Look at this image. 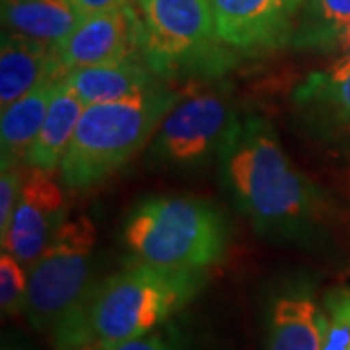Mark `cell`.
<instances>
[{"instance_id": "6da1fadb", "label": "cell", "mask_w": 350, "mask_h": 350, "mask_svg": "<svg viewBox=\"0 0 350 350\" xmlns=\"http://www.w3.org/2000/svg\"><path fill=\"white\" fill-rule=\"evenodd\" d=\"M218 158L232 197L259 232L294 238L310 230L317 191L288 158L271 123L236 119Z\"/></svg>"}, {"instance_id": "7a4b0ae2", "label": "cell", "mask_w": 350, "mask_h": 350, "mask_svg": "<svg viewBox=\"0 0 350 350\" xmlns=\"http://www.w3.org/2000/svg\"><path fill=\"white\" fill-rule=\"evenodd\" d=\"M200 284V271L133 261L90 288L53 335L63 350L142 337L183 308Z\"/></svg>"}, {"instance_id": "3957f363", "label": "cell", "mask_w": 350, "mask_h": 350, "mask_svg": "<svg viewBox=\"0 0 350 350\" xmlns=\"http://www.w3.org/2000/svg\"><path fill=\"white\" fill-rule=\"evenodd\" d=\"M177 98L162 86L133 100L86 105L59 167L64 187L90 189L121 170L156 135Z\"/></svg>"}, {"instance_id": "277c9868", "label": "cell", "mask_w": 350, "mask_h": 350, "mask_svg": "<svg viewBox=\"0 0 350 350\" xmlns=\"http://www.w3.org/2000/svg\"><path fill=\"white\" fill-rule=\"evenodd\" d=\"M123 241L133 259L174 271H204L222 259L224 214L193 197H154L126 218Z\"/></svg>"}, {"instance_id": "5b68a950", "label": "cell", "mask_w": 350, "mask_h": 350, "mask_svg": "<svg viewBox=\"0 0 350 350\" xmlns=\"http://www.w3.org/2000/svg\"><path fill=\"white\" fill-rule=\"evenodd\" d=\"M142 59L158 76H218L232 64L208 0H137Z\"/></svg>"}, {"instance_id": "8992f818", "label": "cell", "mask_w": 350, "mask_h": 350, "mask_svg": "<svg viewBox=\"0 0 350 350\" xmlns=\"http://www.w3.org/2000/svg\"><path fill=\"white\" fill-rule=\"evenodd\" d=\"M96 226L86 214L64 220L29 267L24 313L38 331H55L86 298L94 273Z\"/></svg>"}, {"instance_id": "52a82bcc", "label": "cell", "mask_w": 350, "mask_h": 350, "mask_svg": "<svg viewBox=\"0 0 350 350\" xmlns=\"http://www.w3.org/2000/svg\"><path fill=\"white\" fill-rule=\"evenodd\" d=\"M236 119L224 90L195 88L163 117L152 152L167 165L195 167L220 152Z\"/></svg>"}, {"instance_id": "ba28073f", "label": "cell", "mask_w": 350, "mask_h": 350, "mask_svg": "<svg viewBox=\"0 0 350 350\" xmlns=\"http://www.w3.org/2000/svg\"><path fill=\"white\" fill-rule=\"evenodd\" d=\"M63 78L94 64L142 59V22L137 6L80 18L76 27L55 45Z\"/></svg>"}, {"instance_id": "9c48e42d", "label": "cell", "mask_w": 350, "mask_h": 350, "mask_svg": "<svg viewBox=\"0 0 350 350\" xmlns=\"http://www.w3.org/2000/svg\"><path fill=\"white\" fill-rule=\"evenodd\" d=\"M64 220L66 200L63 189L51 172L29 167L24 174L12 222L2 236V251H8L29 271Z\"/></svg>"}, {"instance_id": "30bf717a", "label": "cell", "mask_w": 350, "mask_h": 350, "mask_svg": "<svg viewBox=\"0 0 350 350\" xmlns=\"http://www.w3.org/2000/svg\"><path fill=\"white\" fill-rule=\"evenodd\" d=\"M218 39L257 53L286 47L304 0H208Z\"/></svg>"}, {"instance_id": "8fae6325", "label": "cell", "mask_w": 350, "mask_h": 350, "mask_svg": "<svg viewBox=\"0 0 350 350\" xmlns=\"http://www.w3.org/2000/svg\"><path fill=\"white\" fill-rule=\"evenodd\" d=\"M63 72L55 47L12 31L2 33L0 47V107L27 96L47 80H61Z\"/></svg>"}, {"instance_id": "7c38bea8", "label": "cell", "mask_w": 350, "mask_h": 350, "mask_svg": "<svg viewBox=\"0 0 350 350\" xmlns=\"http://www.w3.org/2000/svg\"><path fill=\"white\" fill-rule=\"evenodd\" d=\"M158 78L144 59H125L76 68L63 80L84 105H94L146 96L162 88Z\"/></svg>"}, {"instance_id": "4fadbf2b", "label": "cell", "mask_w": 350, "mask_h": 350, "mask_svg": "<svg viewBox=\"0 0 350 350\" xmlns=\"http://www.w3.org/2000/svg\"><path fill=\"white\" fill-rule=\"evenodd\" d=\"M323 310L306 290L276 298L269 315L267 350H321Z\"/></svg>"}, {"instance_id": "5bb4252c", "label": "cell", "mask_w": 350, "mask_h": 350, "mask_svg": "<svg viewBox=\"0 0 350 350\" xmlns=\"http://www.w3.org/2000/svg\"><path fill=\"white\" fill-rule=\"evenodd\" d=\"M84 101L76 96L63 78L49 103V111L41 125L38 138L25 156L27 167H38L45 172H55L61 167L64 154L75 137L76 125L84 111Z\"/></svg>"}, {"instance_id": "9a60e30c", "label": "cell", "mask_w": 350, "mask_h": 350, "mask_svg": "<svg viewBox=\"0 0 350 350\" xmlns=\"http://www.w3.org/2000/svg\"><path fill=\"white\" fill-rule=\"evenodd\" d=\"M59 80H47L31 90L27 96L14 101L10 107L2 109L0 121V152L2 167L22 165L25 156L38 138L45 115L49 111V103L57 90Z\"/></svg>"}, {"instance_id": "2e32d148", "label": "cell", "mask_w": 350, "mask_h": 350, "mask_svg": "<svg viewBox=\"0 0 350 350\" xmlns=\"http://www.w3.org/2000/svg\"><path fill=\"white\" fill-rule=\"evenodd\" d=\"M78 22L80 16L68 0H2V24L8 31L53 47Z\"/></svg>"}, {"instance_id": "e0dca14e", "label": "cell", "mask_w": 350, "mask_h": 350, "mask_svg": "<svg viewBox=\"0 0 350 350\" xmlns=\"http://www.w3.org/2000/svg\"><path fill=\"white\" fill-rule=\"evenodd\" d=\"M350 25V0H304L288 47L331 53Z\"/></svg>"}, {"instance_id": "ac0fdd59", "label": "cell", "mask_w": 350, "mask_h": 350, "mask_svg": "<svg viewBox=\"0 0 350 350\" xmlns=\"http://www.w3.org/2000/svg\"><path fill=\"white\" fill-rule=\"evenodd\" d=\"M294 103L301 117L319 129L350 126V75L335 80L315 72L296 90Z\"/></svg>"}, {"instance_id": "d6986e66", "label": "cell", "mask_w": 350, "mask_h": 350, "mask_svg": "<svg viewBox=\"0 0 350 350\" xmlns=\"http://www.w3.org/2000/svg\"><path fill=\"white\" fill-rule=\"evenodd\" d=\"M321 350H350V288H337L325 296Z\"/></svg>"}, {"instance_id": "ffe728a7", "label": "cell", "mask_w": 350, "mask_h": 350, "mask_svg": "<svg viewBox=\"0 0 350 350\" xmlns=\"http://www.w3.org/2000/svg\"><path fill=\"white\" fill-rule=\"evenodd\" d=\"M29 273L8 251L0 255V306L8 315L24 312Z\"/></svg>"}, {"instance_id": "44dd1931", "label": "cell", "mask_w": 350, "mask_h": 350, "mask_svg": "<svg viewBox=\"0 0 350 350\" xmlns=\"http://www.w3.org/2000/svg\"><path fill=\"white\" fill-rule=\"evenodd\" d=\"M24 174L20 165L2 167L0 177V236L8 232V226L12 222L14 211L20 199V191L24 183Z\"/></svg>"}, {"instance_id": "7402d4cb", "label": "cell", "mask_w": 350, "mask_h": 350, "mask_svg": "<svg viewBox=\"0 0 350 350\" xmlns=\"http://www.w3.org/2000/svg\"><path fill=\"white\" fill-rule=\"evenodd\" d=\"M98 350H174L172 345L160 335H142V337L126 338V340H117V342H105V345H96Z\"/></svg>"}, {"instance_id": "603a6c76", "label": "cell", "mask_w": 350, "mask_h": 350, "mask_svg": "<svg viewBox=\"0 0 350 350\" xmlns=\"http://www.w3.org/2000/svg\"><path fill=\"white\" fill-rule=\"evenodd\" d=\"M68 2L72 4V8L80 18H86L92 14L109 12V10L131 6L133 0H68Z\"/></svg>"}, {"instance_id": "cb8c5ba5", "label": "cell", "mask_w": 350, "mask_h": 350, "mask_svg": "<svg viewBox=\"0 0 350 350\" xmlns=\"http://www.w3.org/2000/svg\"><path fill=\"white\" fill-rule=\"evenodd\" d=\"M338 51H340V57L337 59V63L333 64L329 70H325V75L331 76V78H335V80L350 75V25L349 29L345 31L342 39H340Z\"/></svg>"}, {"instance_id": "d4e9b609", "label": "cell", "mask_w": 350, "mask_h": 350, "mask_svg": "<svg viewBox=\"0 0 350 350\" xmlns=\"http://www.w3.org/2000/svg\"><path fill=\"white\" fill-rule=\"evenodd\" d=\"M70 350H98L96 349V345L92 347V345H86V347H78V349H70Z\"/></svg>"}]
</instances>
